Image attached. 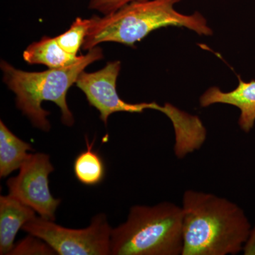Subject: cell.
I'll return each instance as SVG.
<instances>
[{"mask_svg":"<svg viewBox=\"0 0 255 255\" xmlns=\"http://www.w3.org/2000/svg\"><path fill=\"white\" fill-rule=\"evenodd\" d=\"M19 173L6 182L9 194L39 214L55 221L61 200L50 193L49 175L55 170L50 156L42 152L30 154L20 167Z\"/></svg>","mask_w":255,"mask_h":255,"instance_id":"obj_7","label":"cell"},{"mask_svg":"<svg viewBox=\"0 0 255 255\" xmlns=\"http://www.w3.org/2000/svg\"><path fill=\"white\" fill-rule=\"evenodd\" d=\"M87 149L80 152L75 159L74 173L77 179L84 185L96 186L105 179L106 167L105 162L98 152L93 150V144L85 139Z\"/></svg>","mask_w":255,"mask_h":255,"instance_id":"obj_12","label":"cell"},{"mask_svg":"<svg viewBox=\"0 0 255 255\" xmlns=\"http://www.w3.org/2000/svg\"><path fill=\"white\" fill-rule=\"evenodd\" d=\"M92 23V17L76 18L68 31L55 37V39L67 53L78 56L79 50L83 46Z\"/></svg>","mask_w":255,"mask_h":255,"instance_id":"obj_13","label":"cell"},{"mask_svg":"<svg viewBox=\"0 0 255 255\" xmlns=\"http://www.w3.org/2000/svg\"><path fill=\"white\" fill-rule=\"evenodd\" d=\"M112 228L105 214L92 219L89 227L71 229L36 217L23 226L25 232L41 238L60 255H111Z\"/></svg>","mask_w":255,"mask_h":255,"instance_id":"obj_5","label":"cell"},{"mask_svg":"<svg viewBox=\"0 0 255 255\" xmlns=\"http://www.w3.org/2000/svg\"><path fill=\"white\" fill-rule=\"evenodd\" d=\"M179 1L142 0L129 3L103 17L94 15L82 49L90 50L105 42L133 47L151 32L167 26L188 28L199 36H211L212 28L201 13L184 14L175 9Z\"/></svg>","mask_w":255,"mask_h":255,"instance_id":"obj_2","label":"cell"},{"mask_svg":"<svg viewBox=\"0 0 255 255\" xmlns=\"http://www.w3.org/2000/svg\"><path fill=\"white\" fill-rule=\"evenodd\" d=\"M137 1L142 0H90L88 6L89 9L107 15L114 12L129 3Z\"/></svg>","mask_w":255,"mask_h":255,"instance_id":"obj_15","label":"cell"},{"mask_svg":"<svg viewBox=\"0 0 255 255\" xmlns=\"http://www.w3.org/2000/svg\"><path fill=\"white\" fill-rule=\"evenodd\" d=\"M182 208V255H236L249 241V220L243 209L226 198L189 189Z\"/></svg>","mask_w":255,"mask_h":255,"instance_id":"obj_1","label":"cell"},{"mask_svg":"<svg viewBox=\"0 0 255 255\" xmlns=\"http://www.w3.org/2000/svg\"><path fill=\"white\" fill-rule=\"evenodd\" d=\"M121 68L120 61L110 62L105 68L94 73H87L84 70L75 82L76 86L86 96L90 105L100 112V119L105 124L114 113H142L146 110L162 112L170 122H175L179 118L182 110L169 103L163 106L156 102L131 104L122 100L117 90Z\"/></svg>","mask_w":255,"mask_h":255,"instance_id":"obj_6","label":"cell"},{"mask_svg":"<svg viewBox=\"0 0 255 255\" xmlns=\"http://www.w3.org/2000/svg\"><path fill=\"white\" fill-rule=\"evenodd\" d=\"M10 255H56L51 247L41 238L28 234L14 246Z\"/></svg>","mask_w":255,"mask_h":255,"instance_id":"obj_14","label":"cell"},{"mask_svg":"<svg viewBox=\"0 0 255 255\" xmlns=\"http://www.w3.org/2000/svg\"><path fill=\"white\" fill-rule=\"evenodd\" d=\"M183 210L169 201L130 208L127 221L112 229L111 255H182Z\"/></svg>","mask_w":255,"mask_h":255,"instance_id":"obj_4","label":"cell"},{"mask_svg":"<svg viewBox=\"0 0 255 255\" xmlns=\"http://www.w3.org/2000/svg\"><path fill=\"white\" fill-rule=\"evenodd\" d=\"M239 84L231 92H223L218 87H211L199 99L201 107H208L216 104L234 106L241 114L238 124L246 133L251 131L255 124V80L244 82L238 76Z\"/></svg>","mask_w":255,"mask_h":255,"instance_id":"obj_8","label":"cell"},{"mask_svg":"<svg viewBox=\"0 0 255 255\" xmlns=\"http://www.w3.org/2000/svg\"><path fill=\"white\" fill-rule=\"evenodd\" d=\"M36 213L9 194L0 196V255H10L18 231L36 217Z\"/></svg>","mask_w":255,"mask_h":255,"instance_id":"obj_9","label":"cell"},{"mask_svg":"<svg viewBox=\"0 0 255 255\" xmlns=\"http://www.w3.org/2000/svg\"><path fill=\"white\" fill-rule=\"evenodd\" d=\"M103 58L102 48L97 46L73 65L49 69L43 72H26L14 68L4 60L1 61L3 81L16 95V105L37 128L48 132L50 112L42 107L45 101L53 102L61 112L62 122L72 127L75 122L69 109L67 94L76 82L80 74L94 62Z\"/></svg>","mask_w":255,"mask_h":255,"instance_id":"obj_3","label":"cell"},{"mask_svg":"<svg viewBox=\"0 0 255 255\" xmlns=\"http://www.w3.org/2000/svg\"><path fill=\"white\" fill-rule=\"evenodd\" d=\"M31 144L16 136L0 122V177L4 178L20 169L33 151Z\"/></svg>","mask_w":255,"mask_h":255,"instance_id":"obj_11","label":"cell"},{"mask_svg":"<svg viewBox=\"0 0 255 255\" xmlns=\"http://www.w3.org/2000/svg\"><path fill=\"white\" fill-rule=\"evenodd\" d=\"M23 58L30 65H43L54 69L73 65L81 59L82 55L75 56L67 53L55 38L45 36L30 44L23 51Z\"/></svg>","mask_w":255,"mask_h":255,"instance_id":"obj_10","label":"cell"}]
</instances>
